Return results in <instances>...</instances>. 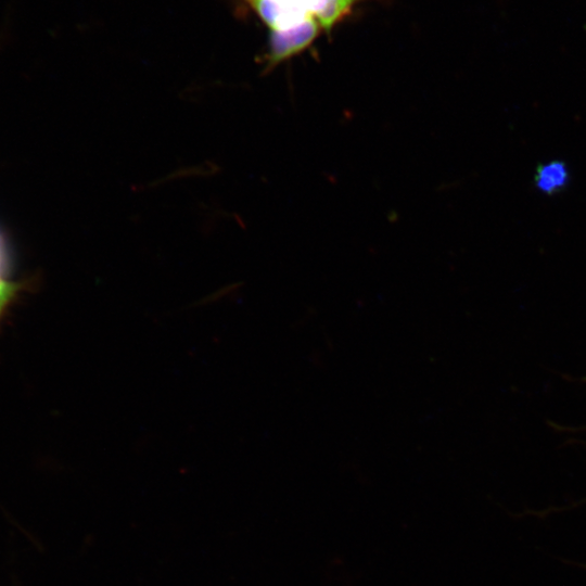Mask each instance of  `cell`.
Wrapping results in <instances>:
<instances>
[{"instance_id": "1", "label": "cell", "mask_w": 586, "mask_h": 586, "mask_svg": "<svg viewBox=\"0 0 586 586\" xmlns=\"http://www.w3.org/2000/svg\"><path fill=\"white\" fill-rule=\"evenodd\" d=\"M319 27L317 20L310 16L293 27L271 30L264 56L265 68L272 69L279 63L306 49L318 35Z\"/></svg>"}, {"instance_id": "2", "label": "cell", "mask_w": 586, "mask_h": 586, "mask_svg": "<svg viewBox=\"0 0 586 586\" xmlns=\"http://www.w3.org/2000/svg\"><path fill=\"white\" fill-rule=\"evenodd\" d=\"M251 3L271 30L293 27L311 16L305 0H251Z\"/></svg>"}, {"instance_id": "3", "label": "cell", "mask_w": 586, "mask_h": 586, "mask_svg": "<svg viewBox=\"0 0 586 586\" xmlns=\"http://www.w3.org/2000/svg\"><path fill=\"white\" fill-rule=\"evenodd\" d=\"M358 1L361 0H305V3L320 27L329 31Z\"/></svg>"}, {"instance_id": "4", "label": "cell", "mask_w": 586, "mask_h": 586, "mask_svg": "<svg viewBox=\"0 0 586 586\" xmlns=\"http://www.w3.org/2000/svg\"><path fill=\"white\" fill-rule=\"evenodd\" d=\"M570 180V174L565 163L550 161L537 167L534 183L543 193L551 195L564 189Z\"/></svg>"}, {"instance_id": "5", "label": "cell", "mask_w": 586, "mask_h": 586, "mask_svg": "<svg viewBox=\"0 0 586 586\" xmlns=\"http://www.w3.org/2000/svg\"><path fill=\"white\" fill-rule=\"evenodd\" d=\"M21 289L22 284L20 283L0 279V317Z\"/></svg>"}]
</instances>
